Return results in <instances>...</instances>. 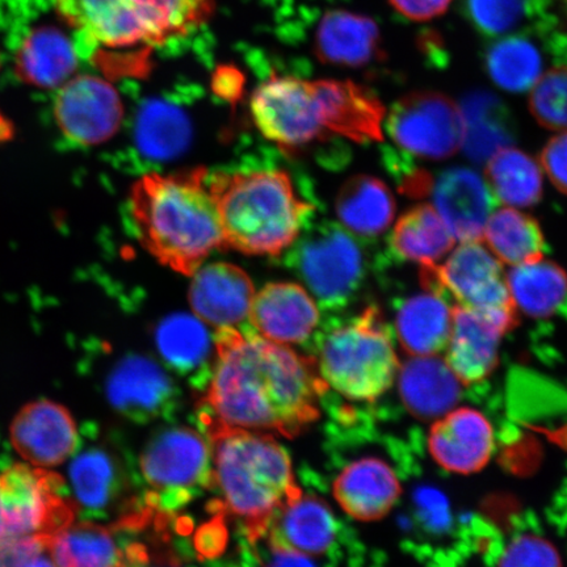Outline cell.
<instances>
[{
    "mask_svg": "<svg viewBox=\"0 0 567 567\" xmlns=\"http://www.w3.org/2000/svg\"><path fill=\"white\" fill-rule=\"evenodd\" d=\"M326 392L315 358L257 334L217 329L200 423L293 439L318 420Z\"/></svg>",
    "mask_w": 567,
    "mask_h": 567,
    "instance_id": "1",
    "label": "cell"
},
{
    "mask_svg": "<svg viewBox=\"0 0 567 567\" xmlns=\"http://www.w3.org/2000/svg\"><path fill=\"white\" fill-rule=\"evenodd\" d=\"M208 172L146 174L133 184L131 213L140 243L159 261L193 276L213 250H225Z\"/></svg>",
    "mask_w": 567,
    "mask_h": 567,
    "instance_id": "2",
    "label": "cell"
},
{
    "mask_svg": "<svg viewBox=\"0 0 567 567\" xmlns=\"http://www.w3.org/2000/svg\"><path fill=\"white\" fill-rule=\"evenodd\" d=\"M213 452V486L221 505L239 517L248 542H264L269 524L302 492L295 481L292 461L272 436L258 431L203 425Z\"/></svg>",
    "mask_w": 567,
    "mask_h": 567,
    "instance_id": "3",
    "label": "cell"
},
{
    "mask_svg": "<svg viewBox=\"0 0 567 567\" xmlns=\"http://www.w3.org/2000/svg\"><path fill=\"white\" fill-rule=\"evenodd\" d=\"M208 189L225 250L278 257L292 246L313 205L302 202L284 172L216 173Z\"/></svg>",
    "mask_w": 567,
    "mask_h": 567,
    "instance_id": "4",
    "label": "cell"
},
{
    "mask_svg": "<svg viewBox=\"0 0 567 567\" xmlns=\"http://www.w3.org/2000/svg\"><path fill=\"white\" fill-rule=\"evenodd\" d=\"M317 370L328 389L354 402H374L400 372L392 332L375 307H368L322 337Z\"/></svg>",
    "mask_w": 567,
    "mask_h": 567,
    "instance_id": "5",
    "label": "cell"
},
{
    "mask_svg": "<svg viewBox=\"0 0 567 567\" xmlns=\"http://www.w3.org/2000/svg\"><path fill=\"white\" fill-rule=\"evenodd\" d=\"M422 287L451 308H464L507 334L517 326V311L499 260L480 240L463 243L443 266H421Z\"/></svg>",
    "mask_w": 567,
    "mask_h": 567,
    "instance_id": "6",
    "label": "cell"
},
{
    "mask_svg": "<svg viewBox=\"0 0 567 567\" xmlns=\"http://www.w3.org/2000/svg\"><path fill=\"white\" fill-rule=\"evenodd\" d=\"M140 471L151 491L146 505L168 515L213 487V452L209 439L189 427L159 432L145 446Z\"/></svg>",
    "mask_w": 567,
    "mask_h": 567,
    "instance_id": "7",
    "label": "cell"
},
{
    "mask_svg": "<svg viewBox=\"0 0 567 567\" xmlns=\"http://www.w3.org/2000/svg\"><path fill=\"white\" fill-rule=\"evenodd\" d=\"M2 540L24 536H48L75 522L78 515L60 474L11 464L0 472Z\"/></svg>",
    "mask_w": 567,
    "mask_h": 567,
    "instance_id": "8",
    "label": "cell"
},
{
    "mask_svg": "<svg viewBox=\"0 0 567 567\" xmlns=\"http://www.w3.org/2000/svg\"><path fill=\"white\" fill-rule=\"evenodd\" d=\"M83 434L91 443L83 444L80 439L69 466L71 499L78 514H82L84 520L95 522L116 513L117 520L140 513L144 494L133 492L138 477H134L115 446L99 442L95 430Z\"/></svg>",
    "mask_w": 567,
    "mask_h": 567,
    "instance_id": "9",
    "label": "cell"
},
{
    "mask_svg": "<svg viewBox=\"0 0 567 567\" xmlns=\"http://www.w3.org/2000/svg\"><path fill=\"white\" fill-rule=\"evenodd\" d=\"M386 131L396 146L425 159H445L463 146L460 106L439 92H414L389 112Z\"/></svg>",
    "mask_w": 567,
    "mask_h": 567,
    "instance_id": "10",
    "label": "cell"
},
{
    "mask_svg": "<svg viewBox=\"0 0 567 567\" xmlns=\"http://www.w3.org/2000/svg\"><path fill=\"white\" fill-rule=\"evenodd\" d=\"M250 106L259 132L284 151L326 138L315 81L274 75L255 90Z\"/></svg>",
    "mask_w": 567,
    "mask_h": 567,
    "instance_id": "11",
    "label": "cell"
},
{
    "mask_svg": "<svg viewBox=\"0 0 567 567\" xmlns=\"http://www.w3.org/2000/svg\"><path fill=\"white\" fill-rule=\"evenodd\" d=\"M300 271L311 292L328 305H342L363 282V250L350 233L336 224H323L305 239Z\"/></svg>",
    "mask_w": 567,
    "mask_h": 567,
    "instance_id": "12",
    "label": "cell"
},
{
    "mask_svg": "<svg viewBox=\"0 0 567 567\" xmlns=\"http://www.w3.org/2000/svg\"><path fill=\"white\" fill-rule=\"evenodd\" d=\"M54 117L74 144L96 146L115 136L123 123L124 105L111 83L94 75H76L60 87Z\"/></svg>",
    "mask_w": 567,
    "mask_h": 567,
    "instance_id": "13",
    "label": "cell"
},
{
    "mask_svg": "<svg viewBox=\"0 0 567 567\" xmlns=\"http://www.w3.org/2000/svg\"><path fill=\"white\" fill-rule=\"evenodd\" d=\"M105 396L126 420H168L179 405V392L155 361L142 357L120 360L106 375Z\"/></svg>",
    "mask_w": 567,
    "mask_h": 567,
    "instance_id": "14",
    "label": "cell"
},
{
    "mask_svg": "<svg viewBox=\"0 0 567 567\" xmlns=\"http://www.w3.org/2000/svg\"><path fill=\"white\" fill-rule=\"evenodd\" d=\"M10 435L13 450L39 467L66 463L80 444V431L70 411L49 400L21 409L13 417Z\"/></svg>",
    "mask_w": 567,
    "mask_h": 567,
    "instance_id": "15",
    "label": "cell"
},
{
    "mask_svg": "<svg viewBox=\"0 0 567 567\" xmlns=\"http://www.w3.org/2000/svg\"><path fill=\"white\" fill-rule=\"evenodd\" d=\"M427 445L439 466L466 476L491 463L495 449L494 427L477 409H452L432 424Z\"/></svg>",
    "mask_w": 567,
    "mask_h": 567,
    "instance_id": "16",
    "label": "cell"
},
{
    "mask_svg": "<svg viewBox=\"0 0 567 567\" xmlns=\"http://www.w3.org/2000/svg\"><path fill=\"white\" fill-rule=\"evenodd\" d=\"M326 137L331 134L358 144L382 141L385 105L370 90L351 81H315Z\"/></svg>",
    "mask_w": 567,
    "mask_h": 567,
    "instance_id": "17",
    "label": "cell"
},
{
    "mask_svg": "<svg viewBox=\"0 0 567 567\" xmlns=\"http://www.w3.org/2000/svg\"><path fill=\"white\" fill-rule=\"evenodd\" d=\"M434 208L461 244L481 240L495 208L488 184L473 169H446L432 182Z\"/></svg>",
    "mask_w": 567,
    "mask_h": 567,
    "instance_id": "18",
    "label": "cell"
},
{
    "mask_svg": "<svg viewBox=\"0 0 567 567\" xmlns=\"http://www.w3.org/2000/svg\"><path fill=\"white\" fill-rule=\"evenodd\" d=\"M55 10L89 45H153L131 0H54Z\"/></svg>",
    "mask_w": 567,
    "mask_h": 567,
    "instance_id": "19",
    "label": "cell"
},
{
    "mask_svg": "<svg viewBox=\"0 0 567 567\" xmlns=\"http://www.w3.org/2000/svg\"><path fill=\"white\" fill-rule=\"evenodd\" d=\"M250 321L260 337L279 344L301 343L319 322L318 305L295 282H269L251 302Z\"/></svg>",
    "mask_w": 567,
    "mask_h": 567,
    "instance_id": "20",
    "label": "cell"
},
{
    "mask_svg": "<svg viewBox=\"0 0 567 567\" xmlns=\"http://www.w3.org/2000/svg\"><path fill=\"white\" fill-rule=\"evenodd\" d=\"M254 284L243 268L213 264L198 268L189 287V303L200 321L217 329L234 328L250 313Z\"/></svg>",
    "mask_w": 567,
    "mask_h": 567,
    "instance_id": "21",
    "label": "cell"
},
{
    "mask_svg": "<svg viewBox=\"0 0 567 567\" xmlns=\"http://www.w3.org/2000/svg\"><path fill=\"white\" fill-rule=\"evenodd\" d=\"M402 493L393 467L378 457H364L347 465L338 474L332 494L346 514L360 522L385 517Z\"/></svg>",
    "mask_w": 567,
    "mask_h": 567,
    "instance_id": "22",
    "label": "cell"
},
{
    "mask_svg": "<svg viewBox=\"0 0 567 567\" xmlns=\"http://www.w3.org/2000/svg\"><path fill=\"white\" fill-rule=\"evenodd\" d=\"M339 536L338 519L317 495H303L275 515L264 540L282 549L309 557H322L334 549Z\"/></svg>",
    "mask_w": 567,
    "mask_h": 567,
    "instance_id": "23",
    "label": "cell"
},
{
    "mask_svg": "<svg viewBox=\"0 0 567 567\" xmlns=\"http://www.w3.org/2000/svg\"><path fill=\"white\" fill-rule=\"evenodd\" d=\"M453 323L445 363L461 384L476 385L491 378L499 363L505 334L485 318L464 308H452Z\"/></svg>",
    "mask_w": 567,
    "mask_h": 567,
    "instance_id": "24",
    "label": "cell"
},
{
    "mask_svg": "<svg viewBox=\"0 0 567 567\" xmlns=\"http://www.w3.org/2000/svg\"><path fill=\"white\" fill-rule=\"evenodd\" d=\"M316 54L329 65L363 68L384 56L378 24L349 11H330L316 33Z\"/></svg>",
    "mask_w": 567,
    "mask_h": 567,
    "instance_id": "25",
    "label": "cell"
},
{
    "mask_svg": "<svg viewBox=\"0 0 567 567\" xmlns=\"http://www.w3.org/2000/svg\"><path fill=\"white\" fill-rule=\"evenodd\" d=\"M78 69L76 48L54 27H39L25 35L16 56L17 75L40 89H60Z\"/></svg>",
    "mask_w": 567,
    "mask_h": 567,
    "instance_id": "26",
    "label": "cell"
},
{
    "mask_svg": "<svg viewBox=\"0 0 567 567\" xmlns=\"http://www.w3.org/2000/svg\"><path fill=\"white\" fill-rule=\"evenodd\" d=\"M396 378L403 403L422 420H437L455 408L463 385L437 357L410 359Z\"/></svg>",
    "mask_w": 567,
    "mask_h": 567,
    "instance_id": "27",
    "label": "cell"
},
{
    "mask_svg": "<svg viewBox=\"0 0 567 567\" xmlns=\"http://www.w3.org/2000/svg\"><path fill=\"white\" fill-rule=\"evenodd\" d=\"M452 308L441 297L427 292L400 303L395 332L402 350L413 358L437 357L449 346Z\"/></svg>",
    "mask_w": 567,
    "mask_h": 567,
    "instance_id": "28",
    "label": "cell"
},
{
    "mask_svg": "<svg viewBox=\"0 0 567 567\" xmlns=\"http://www.w3.org/2000/svg\"><path fill=\"white\" fill-rule=\"evenodd\" d=\"M155 340L169 368L193 379L200 390L208 384L210 373L205 370L213 365L215 344L212 346L209 332L200 319L187 315L167 317L158 326Z\"/></svg>",
    "mask_w": 567,
    "mask_h": 567,
    "instance_id": "29",
    "label": "cell"
},
{
    "mask_svg": "<svg viewBox=\"0 0 567 567\" xmlns=\"http://www.w3.org/2000/svg\"><path fill=\"white\" fill-rule=\"evenodd\" d=\"M125 545L115 527L82 520L51 536L48 549L59 567H123Z\"/></svg>",
    "mask_w": 567,
    "mask_h": 567,
    "instance_id": "30",
    "label": "cell"
},
{
    "mask_svg": "<svg viewBox=\"0 0 567 567\" xmlns=\"http://www.w3.org/2000/svg\"><path fill=\"white\" fill-rule=\"evenodd\" d=\"M463 147L467 157L487 162L501 148L513 144L515 127L506 105L487 92H474L460 105Z\"/></svg>",
    "mask_w": 567,
    "mask_h": 567,
    "instance_id": "31",
    "label": "cell"
},
{
    "mask_svg": "<svg viewBox=\"0 0 567 567\" xmlns=\"http://www.w3.org/2000/svg\"><path fill=\"white\" fill-rule=\"evenodd\" d=\"M336 210L347 230L361 237H375L392 224L395 202L384 182L370 175H357L340 187Z\"/></svg>",
    "mask_w": 567,
    "mask_h": 567,
    "instance_id": "32",
    "label": "cell"
},
{
    "mask_svg": "<svg viewBox=\"0 0 567 567\" xmlns=\"http://www.w3.org/2000/svg\"><path fill=\"white\" fill-rule=\"evenodd\" d=\"M516 309L532 318H549L567 309V272L549 260L515 266L507 275Z\"/></svg>",
    "mask_w": 567,
    "mask_h": 567,
    "instance_id": "33",
    "label": "cell"
},
{
    "mask_svg": "<svg viewBox=\"0 0 567 567\" xmlns=\"http://www.w3.org/2000/svg\"><path fill=\"white\" fill-rule=\"evenodd\" d=\"M390 243L401 259L422 266L445 257L455 245V237L432 205L421 204L400 218Z\"/></svg>",
    "mask_w": 567,
    "mask_h": 567,
    "instance_id": "34",
    "label": "cell"
},
{
    "mask_svg": "<svg viewBox=\"0 0 567 567\" xmlns=\"http://www.w3.org/2000/svg\"><path fill=\"white\" fill-rule=\"evenodd\" d=\"M482 237L503 264L515 267L544 259L543 230L527 213L514 208L493 212Z\"/></svg>",
    "mask_w": 567,
    "mask_h": 567,
    "instance_id": "35",
    "label": "cell"
},
{
    "mask_svg": "<svg viewBox=\"0 0 567 567\" xmlns=\"http://www.w3.org/2000/svg\"><path fill=\"white\" fill-rule=\"evenodd\" d=\"M486 177L495 200L509 207L527 208L543 197L540 166L515 147L501 148L486 162Z\"/></svg>",
    "mask_w": 567,
    "mask_h": 567,
    "instance_id": "36",
    "label": "cell"
},
{
    "mask_svg": "<svg viewBox=\"0 0 567 567\" xmlns=\"http://www.w3.org/2000/svg\"><path fill=\"white\" fill-rule=\"evenodd\" d=\"M140 151L153 159H172L186 151L188 117L172 104L152 101L142 106L136 127Z\"/></svg>",
    "mask_w": 567,
    "mask_h": 567,
    "instance_id": "37",
    "label": "cell"
},
{
    "mask_svg": "<svg viewBox=\"0 0 567 567\" xmlns=\"http://www.w3.org/2000/svg\"><path fill=\"white\" fill-rule=\"evenodd\" d=\"M151 33L152 44L182 38L207 21L216 0H131Z\"/></svg>",
    "mask_w": 567,
    "mask_h": 567,
    "instance_id": "38",
    "label": "cell"
},
{
    "mask_svg": "<svg viewBox=\"0 0 567 567\" xmlns=\"http://www.w3.org/2000/svg\"><path fill=\"white\" fill-rule=\"evenodd\" d=\"M486 70L496 86L520 94L542 76L543 59L534 42L512 35L488 49Z\"/></svg>",
    "mask_w": 567,
    "mask_h": 567,
    "instance_id": "39",
    "label": "cell"
},
{
    "mask_svg": "<svg viewBox=\"0 0 567 567\" xmlns=\"http://www.w3.org/2000/svg\"><path fill=\"white\" fill-rule=\"evenodd\" d=\"M529 111L549 131H567V68H553L532 87Z\"/></svg>",
    "mask_w": 567,
    "mask_h": 567,
    "instance_id": "40",
    "label": "cell"
},
{
    "mask_svg": "<svg viewBox=\"0 0 567 567\" xmlns=\"http://www.w3.org/2000/svg\"><path fill=\"white\" fill-rule=\"evenodd\" d=\"M474 27L487 35L513 32L535 10L536 0H463Z\"/></svg>",
    "mask_w": 567,
    "mask_h": 567,
    "instance_id": "41",
    "label": "cell"
},
{
    "mask_svg": "<svg viewBox=\"0 0 567 567\" xmlns=\"http://www.w3.org/2000/svg\"><path fill=\"white\" fill-rule=\"evenodd\" d=\"M499 567H563L553 545L540 536H520L503 553Z\"/></svg>",
    "mask_w": 567,
    "mask_h": 567,
    "instance_id": "42",
    "label": "cell"
},
{
    "mask_svg": "<svg viewBox=\"0 0 567 567\" xmlns=\"http://www.w3.org/2000/svg\"><path fill=\"white\" fill-rule=\"evenodd\" d=\"M540 159L550 182L558 190L567 195V131L549 140Z\"/></svg>",
    "mask_w": 567,
    "mask_h": 567,
    "instance_id": "43",
    "label": "cell"
},
{
    "mask_svg": "<svg viewBox=\"0 0 567 567\" xmlns=\"http://www.w3.org/2000/svg\"><path fill=\"white\" fill-rule=\"evenodd\" d=\"M452 0H390V4L402 17L414 21H429L449 10Z\"/></svg>",
    "mask_w": 567,
    "mask_h": 567,
    "instance_id": "44",
    "label": "cell"
},
{
    "mask_svg": "<svg viewBox=\"0 0 567 567\" xmlns=\"http://www.w3.org/2000/svg\"><path fill=\"white\" fill-rule=\"evenodd\" d=\"M127 567H187L182 565L179 557L174 553H159L152 555L146 544L132 543L126 548L125 564Z\"/></svg>",
    "mask_w": 567,
    "mask_h": 567,
    "instance_id": "45",
    "label": "cell"
},
{
    "mask_svg": "<svg viewBox=\"0 0 567 567\" xmlns=\"http://www.w3.org/2000/svg\"><path fill=\"white\" fill-rule=\"evenodd\" d=\"M243 87V75L231 68L219 69L215 80H213V89H215L217 95L231 103L238 101Z\"/></svg>",
    "mask_w": 567,
    "mask_h": 567,
    "instance_id": "46",
    "label": "cell"
},
{
    "mask_svg": "<svg viewBox=\"0 0 567 567\" xmlns=\"http://www.w3.org/2000/svg\"><path fill=\"white\" fill-rule=\"evenodd\" d=\"M269 550L267 567H318L311 557L293 550L282 549L268 544Z\"/></svg>",
    "mask_w": 567,
    "mask_h": 567,
    "instance_id": "47",
    "label": "cell"
},
{
    "mask_svg": "<svg viewBox=\"0 0 567 567\" xmlns=\"http://www.w3.org/2000/svg\"><path fill=\"white\" fill-rule=\"evenodd\" d=\"M23 567H59L53 561L51 553L49 549L42 550L39 555H35L28 559V561L23 565Z\"/></svg>",
    "mask_w": 567,
    "mask_h": 567,
    "instance_id": "48",
    "label": "cell"
},
{
    "mask_svg": "<svg viewBox=\"0 0 567 567\" xmlns=\"http://www.w3.org/2000/svg\"><path fill=\"white\" fill-rule=\"evenodd\" d=\"M11 124L0 115V141L9 138L11 136Z\"/></svg>",
    "mask_w": 567,
    "mask_h": 567,
    "instance_id": "49",
    "label": "cell"
},
{
    "mask_svg": "<svg viewBox=\"0 0 567 567\" xmlns=\"http://www.w3.org/2000/svg\"><path fill=\"white\" fill-rule=\"evenodd\" d=\"M123 567H126V566H123Z\"/></svg>",
    "mask_w": 567,
    "mask_h": 567,
    "instance_id": "50",
    "label": "cell"
}]
</instances>
